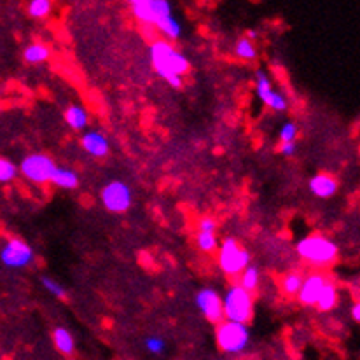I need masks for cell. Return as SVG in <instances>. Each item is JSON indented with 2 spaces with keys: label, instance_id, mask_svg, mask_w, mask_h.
Returning <instances> with one entry per match:
<instances>
[{
  "label": "cell",
  "instance_id": "obj_30",
  "mask_svg": "<svg viewBox=\"0 0 360 360\" xmlns=\"http://www.w3.org/2000/svg\"><path fill=\"white\" fill-rule=\"evenodd\" d=\"M287 105H289V103H287V98L278 91L273 93L271 98H269V102H268L269 109L276 110V112H283V110L287 109Z\"/></svg>",
  "mask_w": 360,
  "mask_h": 360
},
{
  "label": "cell",
  "instance_id": "obj_5",
  "mask_svg": "<svg viewBox=\"0 0 360 360\" xmlns=\"http://www.w3.org/2000/svg\"><path fill=\"white\" fill-rule=\"evenodd\" d=\"M219 266L228 276H238L250 266V254L235 238H226L219 250Z\"/></svg>",
  "mask_w": 360,
  "mask_h": 360
},
{
  "label": "cell",
  "instance_id": "obj_2",
  "mask_svg": "<svg viewBox=\"0 0 360 360\" xmlns=\"http://www.w3.org/2000/svg\"><path fill=\"white\" fill-rule=\"evenodd\" d=\"M296 250L300 257L304 259L311 266H316V268L330 266L338 259V254H340L338 245L322 235H309L300 240L296 245Z\"/></svg>",
  "mask_w": 360,
  "mask_h": 360
},
{
  "label": "cell",
  "instance_id": "obj_23",
  "mask_svg": "<svg viewBox=\"0 0 360 360\" xmlns=\"http://www.w3.org/2000/svg\"><path fill=\"white\" fill-rule=\"evenodd\" d=\"M302 278L304 276L301 275V273H287L285 276L282 278V282H280V285H282V290L285 294H289V296H297V292H300L301 289V283H302Z\"/></svg>",
  "mask_w": 360,
  "mask_h": 360
},
{
  "label": "cell",
  "instance_id": "obj_25",
  "mask_svg": "<svg viewBox=\"0 0 360 360\" xmlns=\"http://www.w3.org/2000/svg\"><path fill=\"white\" fill-rule=\"evenodd\" d=\"M196 243L198 248L207 252V254H210V252H214L219 247V240L215 236V233H198Z\"/></svg>",
  "mask_w": 360,
  "mask_h": 360
},
{
  "label": "cell",
  "instance_id": "obj_27",
  "mask_svg": "<svg viewBox=\"0 0 360 360\" xmlns=\"http://www.w3.org/2000/svg\"><path fill=\"white\" fill-rule=\"evenodd\" d=\"M41 283H42V287H44L49 294H51V296L60 297V300H63V297L67 296V290H65V287L61 285L58 280L51 278V276H42Z\"/></svg>",
  "mask_w": 360,
  "mask_h": 360
},
{
  "label": "cell",
  "instance_id": "obj_26",
  "mask_svg": "<svg viewBox=\"0 0 360 360\" xmlns=\"http://www.w3.org/2000/svg\"><path fill=\"white\" fill-rule=\"evenodd\" d=\"M18 175V167L13 161L6 160V158H0V182L7 184L13 182Z\"/></svg>",
  "mask_w": 360,
  "mask_h": 360
},
{
  "label": "cell",
  "instance_id": "obj_12",
  "mask_svg": "<svg viewBox=\"0 0 360 360\" xmlns=\"http://www.w3.org/2000/svg\"><path fill=\"white\" fill-rule=\"evenodd\" d=\"M81 147L93 158H105L110 150V142L105 133L89 129L81 136Z\"/></svg>",
  "mask_w": 360,
  "mask_h": 360
},
{
  "label": "cell",
  "instance_id": "obj_10",
  "mask_svg": "<svg viewBox=\"0 0 360 360\" xmlns=\"http://www.w3.org/2000/svg\"><path fill=\"white\" fill-rule=\"evenodd\" d=\"M194 304L196 308L203 313L205 319L212 323H221L224 320V313H222V297L219 292L212 287H205V289L198 290L194 296Z\"/></svg>",
  "mask_w": 360,
  "mask_h": 360
},
{
  "label": "cell",
  "instance_id": "obj_3",
  "mask_svg": "<svg viewBox=\"0 0 360 360\" xmlns=\"http://www.w3.org/2000/svg\"><path fill=\"white\" fill-rule=\"evenodd\" d=\"M222 297V313L224 320L236 323H248L254 316V294L241 289L238 283H233Z\"/></svg>",
  "mask_w": 360,
  "mask_h": 360
},
{
  "label": "cell",
  "instance_id": "obj_20",
  "mask_svg": "<svg viewBox=\"0 0 360 360\" xmlns=\"http://www.w3.org/2000/svg\"><path fill=\"white\" fill-rule=\"evenodd\" d=\"M255 91H257L259 100H261L264 105H268L269 98H271V95L275 93V89H273L271 81H269V77L266 72L259 70L257 74H255Z\"/></svg>",
  "mask_w": 360,
  "mask_h": 360
},
{
  "label": "cell",
  "instance_id": "obj_18",
  "mask_svg": "<svg viewBox=\"0 0 360 360\" xmlns=\"http://www.w3.org/2000/svg\"><path fill=\"white\" fill-rule=\"evenodd\" d=\"M51 184H55L56 187H61V189H75L79 186V175L74 170L56 167Z\"/></svg>",
  "mask_w": 360,
  "mask_h": 360
},
{
  "label": "cell",
  "instance_id": "obj_6",
  "mask_svg": "<svg viewBox=\"0 0 360 360\" xmlns=\"http://www.w3.org/2000/svg\"><path fill=\"white\" fill-rule=\"evenodd\" d=\"M18 170L23 174V177L27 180L42 186V184L51 182L53 174H55L56 170V163L48 156V154L35 153L25 158Z\"/></svg>",
  "mask_w": 360,
  "mask_h": 360
},
{
  "label": "cell",
  "instance_id": "obj_29",
  "mask_svg": "<svg viewBox=\"0 0 360 360\" xmlns=\"http://www.w3.org/2000/svg\"><path fill=\"white\" fill-rule=\"evenodd\" d=\"M297 124H294V122H283L282 128H280V140H282V143H289V142H296L297 139Z\"/></svg>",
  "mask_w": 360,
  "mask_h": 360
},
{
  "label": "cell",
  "instance_id": "obj_8",
  "mask_svg": "<svg viewBox=\"0 0 360 360\" xmlns=\"http://www.w3.org/2000/svg\"><path fill=\"white\" fill-rule=\"evenodd\" d=\"M131 13L146 27H156L160 20L172 14V4L167 0H133Z\"/></svg>",
  "mask_w": 360,
  "mask_h": 360
},
{
  "label": "cell",
  "instance_id": "obj_22",
  "mask_svg": "<svg viewBox=\"0 0 360 360\" xmlns=\"http://www.w3.org/2000/svg\"><path fill=\"white\" fill-rule=\"evenodd\" d=\"M235 53L238 58L245 61H252L257 58V48H255L254 41H250V39L247 37L238 39V42H236L235 46Z\"/></svg>",
  "mask_w": 360,
  "mask_h": 360
},
{
  "label": "cell",
  "instance_id": "obj_14",
  "mask_svg": "<svg viewBox=\"0 0 360 360\" xmlns=\"http://www.w3.org/2000/svg\"><path fill=\"white\" fill-rule=\"evenodd\" d=\"M65 121L74 131H82L88 126L89 114L82 105H70L65 110Z\"/></svg>",
  "mask_w": 360,
  "mask_h": 360
},
{
  "label": "cell",
  "instance_id": "obj_16",
  "mask_svg": "<svg viewBox=\"0 0 360 360\" xmlns=\"http://www.w3.org/2000/svg\"><path fill=\"white\" fill-rule=\"evenodd\" d=\"M154 28H158L160 34L165 35V41L167 42L177 41L180 35H182V25H180V21L174 16V14H168L163 20L158 21Z\"/></svg>",
  "mask_w": 360,
  "mask_h": 360
},
{
  "label": "cell",
  "instance_id": "obj_17",
  "mask_svg": "<svg viewBox=\"0 0 360 360\" xmlns=\"http://www.w3.org/2000/svg\"><path fill=\"white\" fill-rule=\"evenodd\" d=\"M338 300H340L338 287L334 285V282H330V280L327 278L326 285H323V289L320 290V296L319 300H316L315 306L320 309V311H330V309L338 304Z\"/></svg>",
  "mask_w": 360,
  "mask_h": 360
},
{
  "label": "cell",
  "instance_id": "obj_7",
  "mask_svg": "<svg viewBox=\"0 0 360 360\" xmlns=\"http://www.w3.org/2000/svg\"><path fill=\"white\" fill-rule=\"evenodd\" d=\"M34 250L27 241L20 238L7 240L4 247L0 248V261L4 266L11 269H21L27 268L34 262Z\"/></svg>",
  "mask_w": 360,
  "mask_h": 360
},
{
  "label": "cell",
  "instance_id": "obj_11",
  "mask_svg": "<svg viewBox=\"0 0 360 360\" xmlns=\"http://www.w3.org/2000/svg\"><path fill=\"white\" fill-rule=\"evenodd\" d=\"M326 282L327 278L323 275H320V273H313V275L304 276L300 292H297V300H300L301 304L315 306V302L320 296V290L323 289Z\"/></svg>",
  "mask_w": 360,
  "mask_h": 360
},
{
  "label": "cell",
  "instance_id": "obj_32",
  "mask_svg": "<svg viewBox=\"0 0 360 360\" xmlns=\"http://www.w3.org/2000/svg\"><path fill=\"white\" fill-rule=\"evenodd\" d=\"M296 150H297V147H296V142L282 143V147H280V153H282L283 156H287V158L294 156V154H296Z\"/></svg>",
  "mask_w": 360,
  "mask_h": 360
},
{
  "label": "cell",
  "instance_id": "obj_24",
  "mask_svg": "<svg viewBox=\"0 0 360 360\" xmlns=\"http://www.w3.org/2000/svg\"><path fill=\"white\" fill-rule=\"evenodd\" d=\"M53 6L49 0H32L30 4H28V14H30L32 18H37V20H42V18L48 16L49 13H51Z\"/></svg>",
  "mask_w": 360,
  "mask_h": 360
},
{
  "label": "cell",
  "instance_id": "obj_28",
  "mask_svg": "<svg viewBox=\"0 0 360 360\" xmlns=\"http://www.w3.org/2000/svg\"><path fill=\"white\" fill-rule=\"evenodd\" d=\"M146 350L153 355H161L167 350V341L160 336H149L146 340Z\"/></svg>",
  "mask_w": 360,
  "mask_h": 360
},
{
  "label": "cell",
  "instance_id": "obj_21",
  "mask_svg": "<svg viewBox=\"0 0 360 360\" xmlns=\"http://www.w3.org/2000/svg\"><path fill=\"white\" fill-rule=\"evenodd\" d=\"M23 58L27 63L37 65L49 58V48L44 44H30L23 51Z\"/></svg>",
  "mask_w": 360,
  "mask_h": 360
},
{
  "label": "cell",
  "instance_id": "obj_33",
  "mask_svg": "<svg viewBox=\"0 0 360 360\" xmlns=\"http://www.w3.org/2000/svg\"><path fill=\"white\" fill-rule=\"evenodd\" d=\"M350 313H352V319H354L355 322H360V304L359 302H355V304L352 306Z\"/></svg>",
  "mask_w": 360,
  "mask_h": 360
},
{
  "label": "cell",
  "instance_id": "obj_1",
  "mask_svg": "<svg viewBox=\"0 0 360 360\" xmlns=\"http://www.w3.org/2000/svg\"><path fill=\"white\" fill-rule=\"evenodd\" d=\"M150 61L154 70L172 88H182V75L189 70V60L172 42L158 39L150 44Z\"/></svg>",
  "mask_w": 360,
  "mask_h": 360
},
{
  "label": "cell",
  "instance_id": "obj_9",
  "mask_svg": "<svg viewBox=\"0 0 360 360\" xmlns=\"http://www.w3.org/2000/svg\"><path fill=\"white\" fill-rule=\"evenodd\" d=\"M100 198H102L103 207L109 212H114V214H122L133 203L131 189L122 180H112V182L107 184L102 189Z\"/></svg>",
  "mask_w": 360,
  "mask_h": 360
},
{
  "label": "cell",
  "instance_id": "obj_19",
  "mask_svg": "<svg viewBox=\"0 0 360 360\" xmlns=\"http://www.w3.org/2000/svg\"><path fill=\"white\" fill-rule=\"evenodd\" d=\"M238 276V285L250 294L254 292L259 287V283H261V271H259L257 266H247Z\"/></svg>",
  "mask_w": 360,
  "mask_h": 360
},
{
  "label": "cell",
  "instance_id": "obj_13",
  "mask_svg": "<svg viewBox=\"0 0 360 360\" xmlns=\"http://www.w3.org/2000/svg\"><path fill=\"white\" fill-rule=\"evenodd\" d=\"M338 187H340L338 180L329 174H316L309 180V191L322 200L334 196L338 193Z\"/></svg>",
  "mask_w": 360,
  "mask_h": 360
},
{
  "label": "cell",
  "instance_id": "obj_4",
  "mask_svg": "<svg viewBox=\"0 0 360 360\" xmlns=\"http://www.w3.org/2000/svg\"><path fill=\"white\" fill-rule=\"evenodd\" d=\"M215 340H217L219 348L224 354L238 355L247 350L248 343H250V329L247 323H236L229 322V320H222L217 323V330H215Z\"/></svg>",
  "mask_w": 360,
  "mask_h": 360
},
{
  "label": "cell",
  "instance_id": "obj_31",
  "mask_svg": "<svg viewBox=\"0 0 360 360\" xmlns=\"http://www.w3.org/2000/svg\"><path fill=\"white\" fill-rule=\"evenodd\" d=\"M198 229H200V233H215V229H217V222H215L212 217H203L200 219V222H198Z\"/></svg>",
  "mask_w": 360,
  "mask_h": 360
},
{
  "label": "cell",
  "instance_id": "obj_15",
  "mask_svg": "<svg viewBox=\"0 0 360 360\" xmlns=\"http://www.w3.org/2000/svg\"><path fill=\"white\" fill-rule=\"evenodd\" d=\"M53 341H55V347L60 354L67 355V357L74 355L75 340L74 336H72L70 330L65 329V327H56V329L53 330Z\"/></svg>",
  "mask_w": 360,
  "mask_h": 360
}]
</instances>
